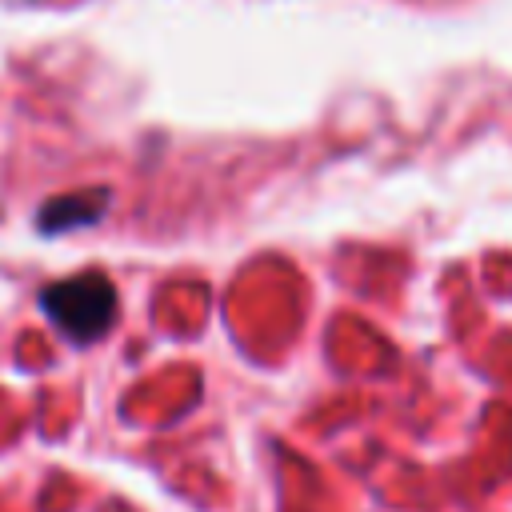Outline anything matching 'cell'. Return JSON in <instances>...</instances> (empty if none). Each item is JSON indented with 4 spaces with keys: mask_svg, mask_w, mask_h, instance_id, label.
Masks as SVG:
<instances>
[{
    "mask_svg": "<svg viewBox=\"0 0 512 512\" xmlns=\"http://www.w3.org/2000/svg\"><path fill=\"white\" fill-rule=\"evenodd\" d=\"M40 308L60 328L64 340H72V344H96L116 324L120 300H116L112 280L104 272H92L88 268V272H72L64 280L44 284Z\"/></svg>",
    "mask_w": 512,
    "mask_h": 512,
    "instance_id": "1",
    "label": "cell"
},
{
    "mask_svg": "<svg viewBox=\"0 0 512 512\" xmlns=\"http://www.w3.org/2000/svg\"><path fill=\"white\" fill-rule=\"evenodd\" d=\"M108 200H112L108 188H84V192L52 196V200H44L36 208V232L40 236H60V232L88 228L108 212Z\"/></svg>",
    "mask_w": 512,
    "mask_h": 512,
    "instance_id": "2",
    "label": "cell"
}]
</instances>
